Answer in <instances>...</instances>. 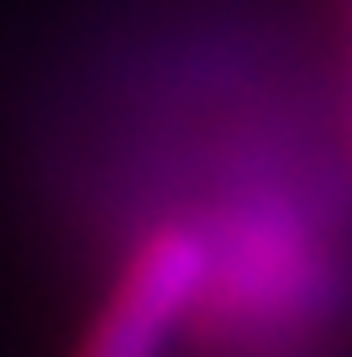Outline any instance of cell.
I'll list each match as a JSON object with an SVG mask.
<instances>
[{
    "label": "cell",
    "mask_w": 352,
    "mask_h": 357,
    "mask_svg": "<svg viewBox=\"0 0 352 357\" xmlns=\"http://www.w3.org/2000/svg\"><path fill=\"white\" fill-rule=\"evenodd\" d=\"M200 284H205V247L189 231L153 236L132 257L122 289L105 305L79 357H158Z\"/></svg>",
    "instance_id": "1"
}]
</instances>
